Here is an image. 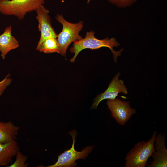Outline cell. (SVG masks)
<instances>
[{
  "label": "cell",
  "mask_w": 167,
  "mask_h": 167,
  "mask_svg": "<svg viewBox=\"0 0 167 167\" xmlns=\"http://www.w3.org/2000/svg\"><path fill=\"white\" fill-rule=\"evenodd\" d=\"M107 104L112 117L121 125H124L136 113L135 109L131 107L129 102L118 98L108 99Z\"/></svg>",
  "instance_id": "8992f818"
},
{
  "label": "cell",
  "mask_w": 167,
  "mask_h": 167,
  "mask_svg": "<svg viewBox=\"0 0 167 167\" xmlns=\"http://www.w3.org/2000/svg\"><path fill=\"white\" fill-rule=\"evenodd\" d=\"M73 140L72 147L58 156L57 162L54 164L47 167H75L77 165L76 160L85 159L92 151L93 146H87L83 148L81 151H76L74 148L77 133L75 129L69 132Z\"/></svg>",
  "instance_id": "5b68a950"
},
{
  "label": "cell",
  "mask_w": 167,
  "mask_h": 167,
  "mask_svg": "<svg viewBox=\"0 0 167 167\" xmlns=\"http://www.w3.org/2000/svg\"><path fill=\"white\" fill-rule=\"evenodd\" d=\"M55 19L62 25V30L57 35L56 39L59 45V54L65 57L70 44L83 38L79 34L83 28V22L80 21L76 23H70L64 19L62 14H58Z\"/></svg>",
  "instance_id": "3957f363"
},
{
  "label": "cell",
  "mask_w": 167,
  "mask_h": 167,
  "mask_svg": "<svg viewBox=\"0 0 167 167\" xmlns=\"http://www.w3.org/2000/svg\"><path fill=\"white\" fill-rule=\"evenodd\" d=\"M45 0H0V14L21 20L28 13L43 5Z\"/></svg>",
  "instance_id": "277c9868"
},
{
  "label": "cell",
  "mask_w": 167,
  "mask_h": 167,
  "mask_svg": "<svg viewBox=\"0 0 167 167\" xmlns=\"http://www.w3.org/2000/svg\"><path fill=\"white\" fill-rule=\"evenodd\" d=\"M37 13L36 19L38 22V28L40 32V37L36 47H38L45 39L49 37L57 38L56 33L51 25L49 11L43 5L35 11Z\"/></svg>",
  "instance_id": "52a82bcc"
},
{
  "label": "cell",
  "mask_w": 167,
  "mask_h": 167,
  "mask_svg": "<svg viewBox=\"0 0 167 167\" xmlns=\"http://www.w3.org/2000/svg\"><path fill=\"white\" fill-rule=\"evenodd\" d=\"M120 75V73H118L110 83L107 90L94 99V102L91 107L92 109H96L99 103L104 100L114 99L119 93L125 95L128 94L127 88L123 81L119 79Z\"/></svg>",
  "instance_id": "ba28073f"
},
{
  "label": "cell",
  "mask_w": 167,
  "mask_h": 167,
  "mask_svg": "<svg viewBox=\"0 0 167 167\" xmlns=\"http://www.w3.org/2000/svg\"><path fill=\"white\" fill-rule=\"evenodd\" d=\"M156 134L155 131L148 141H140L135 144L126 154L124 167H145L147 165L148 160L155 150Z\"/></svg>",
  "instance_id": "7a4b0ae2"
},
{
  "label": "cell",
  "mask_w": 167,
  "mask_h": 167,
  "mask_svg": "<svg viewBox=\"0 0 167 167\" xmlns=\"http://www.w3.org/2000/svg\"><path fill=\"white\" fill-rule=\"evenodd\" d=\"M19 150V145L15 140L0 143V166L7 167Z\"/></svg>",
  "instance_id": "8fae6325"
},
{
  "label": "cell",
  "mask_w": 167,
  "mask_h": 167,
  "mask_svg": "<svg viewBox=\"0 0 167 167\" xmlns=\"http://www.w3.org/2000/svg\"><path fill=\"white\" fill-rule=\"evenodd\" d=\"M165 135L162 133L156 134L154 143L155 150L151 157L152 160L148 167H166L167 149L166 148Z\"/></svg>",
  "instance_id": "9c48e42d"
},
{
  "label": "cell",
  "mask_w": 167,
  "mask_h": 167,
  "mask_svg": "<svg viewBox=\"0 0 167 167\" xmlns=\"http://www.w3.org/2000/svg\"><path fill=\"white\" fill-rule=\"evenodd\" d=\"M95 33L92 30L88 32L84 38L73 42V46L70 49L71 53L74 54L73 57L70 60L71 62H74L78 54L83 49H97L103 47H107L110 49L113 54L114 62H117V57L121 54V52L123 49L116 51L113 48L118 46L119 44L114 38L109 39L107 38L99 39L95 37Z\"/></svg>",
  "instance_id": "6da1fadb"
},
{
  "label": "cell",
  "mask_w": 167,
  "mask_h": 167,
  "mask_svg": "<svg viewBox=\"0 0 167 167\" xmlns=\"http://www.w3.org/2000/svg\"><path fill=\"white\" fill-rule=\"evenodd\" d=\"M36 49L45 53H57L59 54V45L56 38L49 37L44 40Z\"/></svg>",
  "instance_id": "4fadbf2b"
},
{
  "label": "cell",
  "mask_w": 167,
  "mask_h": 167,
  "mask_svg": "<svg viewBox=\"0 0 167 167\" xmlns=\"http://www.w3.org/2000/svg\"><path fill=\"white\" fill-rule=\"evenodd\" d=\"M111 2L118 5L124 6L128 5L134 2L135 0H109Z\"/></svg>",
  "instance_id": "2e32d148"
},
{
  "label": "cell",
  "mask_w": 167,
  "mask_h": 167,
  "mask_svg": "<svg viewBox=\"0 0 167 167\" xmlns=\"http://www.w3.org/2000/svg\"><path fill=\"white\" fill-rule=\"evenodd\" d=\"M12 29L11 26H8L0 35V52L3 59L9 52L19 46L18 41L12 35Z\"/></svg>",
  "instance_id": "30bf717a"
},
{
  "label": "cell",
  "mask_w": 167,
  "mask_h": 167,
  "mask_svg": "<svg viewBox=\"0 0 167 167\" xmlns=\"http://www.w3.org/2000/svg\"><path fill=\"white\" fill-rule=\"evenodd\" d=\"M20 128L11 121H0V143H8L16 139Z\"/></svg>",
  "instance_id": "7c38bea8"
},
{
  "label": "cell",
  "mask_w": 167,
  "mask_h": 167,
  "mask_svg": "<svg viewBox=\"0 0 167 167\" xmlns=\"http://www.w3.org/2000/svg\"><path fill=\"white\" fill-rule=\"evenodd\" d=\"M16 156V159L15 162L7 167H27L28 166V163H26L27 159L26 156L24 155L19 151Z\"/></svg>",
  "instance_id": "5bb4252c"
},
{
  "label": "cell",
  "mask_w": 167,
  "mask_h": 167,
  "mask_svg": "<svg viewBox=\"0 0 167 167\" xmlns=\"http://www.w3.org/2000/svg\"><path fill=\"white\" fill-rule=\"evenodd\" d=\"M12 81V79L10 74H8L0 81V96L3 94L7 88L11 84Z\"/></svg>",
  "instance_id": "9a60e30c"
}]
</instances>
